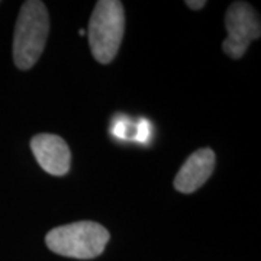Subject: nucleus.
<instances>
[{"mask_svg":"<svg viewBox=\"0 0 261 261\" xmlns=\"http://www.w3.org/2000/svg\"><path fill=\"white\" fill-rule=\"evenodd\" d=\"M48 32L47 6L39 0L25 2L19 12L13 38V60L19 70H29L37 64L47 44Z\"/></svg>","mask_w":261,"mask_h":261,"instance_id":"nucleus-1","label":"nucleus"},{"mask_svg":"<svg viewBox=\"0 0 261 261\" xmlns=\"http://www.w3.org/2000/svg\"><path fill=\"white\" fill-rule=\"evenodd\" d=\"M111 235L100 224L82 221L51 229L45 237V244L53 252L79 260L99 257Z\"/></svg>","mask_w":261,"mask_h":261,"instance_id":"nucleus-2","label":"nucleus"},{"mask_svg":"<svg viewBox=\"0 0 261 261\" xmlns=\"http://www.w3.org/2000/svg\"><path fill=\"white\" fill-rule=\"evenodd\" d=\"M125 32V12L119 0L96 3L89 22L87 38L93 57L100 64H109L118 54Z\"/></svg>","mask_w":261,"mask_h":261,"instance_id":"nucleus-3","label":"nucleus"},{"mask_svg":"<svg viewBox=\"0 0 261 261\" xmlns=\"http://www.w3.org/2000/svg\"><path fill=\"white\" fill-rule=\"evenodd\" d=\"M225 27L228 37L225 38L222 48L225 54L238 60L247 53L251 41L261 35V22L258 13L250 3L235 2L225 15Z\"/></svg>","mask_w":261,"mask_h":261,"instance_id":"nucleus-4","label":"nucleus"},{"mask_svg":"<svg viewBox=\"0 0 261 261\" xmlns=\"http://www.w3.org/2000/svg\"><path fill=\"white\" fill-rule=\"evenodd\" d=\"M31 149L38 164L51 176H65L70 170L71 152L61 137L54 134H39L31 140Z\"/></svg>","mask_w":261,"mask_h":261,"instance_id":"nucleus-5","label":"nucleus"},{"mask_svg":"<svg viewBox=\"0 0 261 261\" xmlns=\"http://www.w3.org/2000/svg\"><path fill=\"white\" fill-rule=\"evenodd\" d=\"M215 168V152L211 148L195 151L178 170L174 187L180 193H193L205 185Z\"/></svg>","mask_w":261,"mask_h":261,"instance_id":"nucleus-6","label":"nucleus"},{"mask_svg":"<svg viewBox=\"0 0 261 261\" xmlns=\"http://www.w3.org/2000/svg\"><path fill=\"white\" fill-rule=\"evenodd\" d=\"M129 128V119L118 116L116 121L112 123V134L116 138H119V140H128V138H130Z\"/></svg>","mask_w":261,"mask_h":261,"instance_id":"nucleus-7","label":"nucleus"},{"mask_svg":"<svg viewBox=\"0 0 261 261\" xmlns=\"http://www.w3.org/2000/svg\"><path fill=\"white\" fill-rule=\"evenodd\" d=\"M151 130H152L151 123L145 119H141L137 125V130L134 134V140L138 141L141 144H148L149 138H151Z\"/></svg>","mask_w":261,"mask_h":261,"instance_id":"nucleus-8","label":"nucleus"},{"mask_svg":"<svg viewBox=\"0 0 261 261\" xmlns=\"http://www.w3.org/2000/svg\"><path fill=\"white\" fill-rule=\"evenodd\" d=\"M186 6H189L190 9H193V10H199V9H202L203 6H206V2H205V0H200V2H193V0H187Z\"/></svg>","mask_w":261,"mask_h":261,"instance_id":"nucleus-9","label":"nucleus"}]
</instances>
